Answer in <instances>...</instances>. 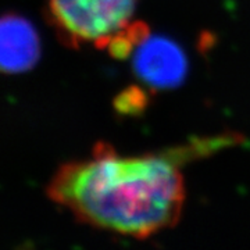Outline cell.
<instances>
[{"mask_svg":"<svg viewBox=\"0 0 250 250\" xmlns=\"http://www.w3.org/2000/svg\"><path fill=\"white\" fill-rule=\"evenodd\" d=\"M190 152L128 157L100 142L88 159L62 164L46 192L81 223L145 239L179 221L187 197L179 166Z\"/></svg>","mask_w":250,"mask_h":250,"instance_id":"6da1fadb","label":"cell"},{"mask_svg":"<svg viewBox=\"0 0 250 250\" xmlns=\"http://www.w3.org/2000/svg\"><path fill=\"white\" fill-rule=\"evenodd\" d=\"M136 4L138 0H47V20L65 46L104 49L132 22Z\"/></svg>","mask_w":250,"mask_h":250,"instance_id":"7a4b0ae2","label":"cell"},{"mask_svg":"<svg viewBox=\"0 0 250 250\" xmlns=\"http://www.w3.org/2000/svg\"><path fill=\"white\" fill-rule=\"evenodd\" d=\"M134 71L153 89H171L185 81L188 59L174 41L149 35L135 50Z\"/></svg>","mask_w":250,"mask_h":250,"instance_id":"3957f363","label":"cell"},{"mask_svg":"<svg viewBox=\"0 0 250 250\" xmlns=\"http://www.w3.org/2000/svg\"><path fill=\"white\" fill-rule=\"evenodd\" d=\"M41 57V41L27 18L0 17V72L20 74L34 68Z\"/></svg>","mask_w":250,"mask_h":250,"instance_id":"277c9868","label":"cell"},{"mask_svg":"<svg viewBox=\"0 0 250 250\" xmlns=\"http://www.w3.org/2000/svg\"><path fill=\"white\" fill-rule=\"evenodd\" d=\"M116 104L121 113H135L138 110H142L143 106L146 104V98L141 89L131 88V89L125 90L118 98Z\"/></svg>","mask_w":250,"mask_h":250,"instance_id":"5b68a950","label":"cell"}]
</instances>
